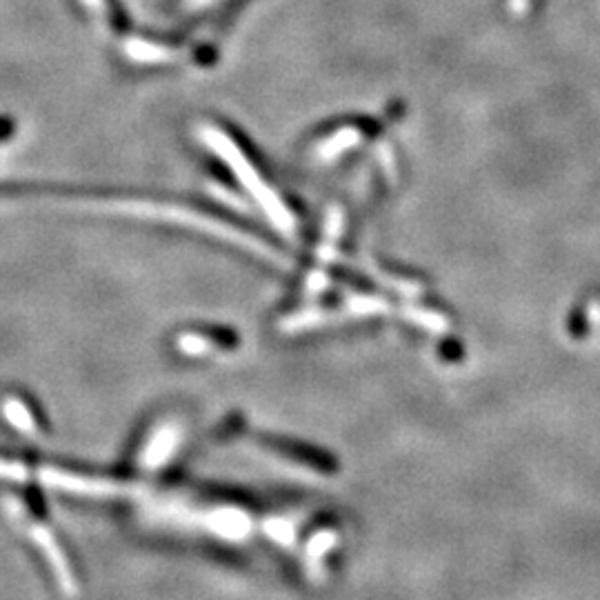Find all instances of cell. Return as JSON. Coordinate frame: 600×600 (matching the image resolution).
I'll return each instance as SVG.
<instances>
[{
    "mask_svg": "<svg viewBox=\"0 0 600 600\" xmlns=\"http://www.w3.org/2000/svg\"><path fill=\"white\" fill-rule=\"evenodd\" d=\"M43 480L47 485H52L56 489H63V492H78V494H116L118 485L107 483V480H89V478H80L72 474H58V472H47L43 474Z\"/></svg>",
    "mask_w": 600,
    "mask_h": 600,
    "instance_id": "1",
    "label": "cell"
},
{
    "mask_svg": "<svg viewBox=\"0 0 600 600\" xmlns=\"http://www.w3.org/2000/svg\"><path fill=\"white\" fill-rule=\"evenodd\" d=\"M29 532H32V536H34V540L38 543V547L43 549V552L47 554V558L52 560L54 574L58 576L60 585H63V587L67 589V592H74V576H72V569H69L67 560L63 558V552H60V549H58L54 536L49 534L47 529L40 527V525H34L32 529H29Z\"/></svg>",
    "mask_w": 600,
    "mask_h": 600,
    "instance_id": "2",
    "label": "cell"
},
{
    "mask_svg": "<svg viewBox=\"0 0 600 600\" xmlns=\"http://www.w3.org/2000/svg\"><path fill=\"white\" fill-rule=\"evenodd\" d=\"M3 414L7 416L9 423H12L18 429V432H25V434H34L36 432L34 414L29 412V407L20 398H16V396L5 398Z\"/></svg>",
    "mask_w": 600,
    "mask_h": 600,
    "instance_id": "3",
    "label": "cell"
},
{
    "mask_svg": "<svg viewBox=\"0 0 600 600\" xmlns=\"http://www.w3.org/2000/svg\"><path fill=\"white\" fill-rule=\"evenodd\" d=\"M178 440V432H174V429H163L152 443L147 445L145 449V465H158L163 463V460L169 456V452H172V447L176 445Z\"/></svg>",
    "mask_w": 600,
    "mask_h": 600,
    "instance_id": "4",
    "label": "cell"
},
{
    "mask_svg": "<svg viewBox=\"0 0 600 600\" xmlns=\"http://www.w3.org/2000/svg\"><path fill=\"white\" fill-rule=\"evenodd\" d=\"M0 476L20 480V478H25V467L18 463H3V460H0Z\"/></svg>",
    "mask_w": 600,
    "mask_h": 600,
    "instance_id": "5",
    "label": "cell"
}]
</instances>
